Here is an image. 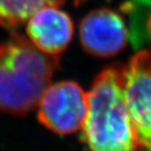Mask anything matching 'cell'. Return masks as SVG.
Segmentation results:
<instances>
[{
  "label": "cell",
  "instance_id": "6da1fadb",
  "mask_svg": "<svg viewBox=\"0 0 151 151\" xmlns=\"http://www.w3.org/2000/svg\"><path fill=\"white\" fill-rule=\"evenodd\" d=\"M58 65L56 57L20 35L0 44V112L24 115L32 110Z\"/></svg>",
  "mask_w": 151,
  "mask_h": 151
},
{
  "label": "cell",
  "instance_id": "7a4b0ae2",
  "mask_svg": "<svg viewBox=\"0 0 151 151\" xmlns=\"http://www.w3.org/2000/svg\"><path fill=\"white\" fill-rule=\"evenodd\" d=\"M124 68L104 69L87 94L82 139L89 151H136L137 143L124 94Z\"/></svg>",
  "mask_w": 151,
  "mask_h": 151
},
{
  "label": "cell",
  "instance_id": "3957f363",
  "mask_svg": "<svg viewBox=\"0 0 151 151\" xmlns=\"http://www.w3.org/2000/svg\"><path fill=\"white\" fill-rule=\"evenodd\" d=\"M123 73L125 101L137 147L151 151V51L134 55Z\"/></svg>",
  "mask_w": 151,
  "mask_h": 151
},
{
  "label": "cell",
  "instance_id": "277c9868",
  "mask_svg": "<svg viewBox=\"0 0 151 151\" xmlns=\"http://www.w3.org/2000/svg\"><path fill=\"white\" fill-rule=\"evenodd\" d=\"M38 119L57 134H71L84 125L88 110L87 94L74 82L49 86L39 101Z\"/></svg>",
  "mask_w": 151,
  "mask_h": 151
},
{
  "label": "cell",
  "instance_id": "5b68a950",
  "mask_svg": "<svg viewBox=\"0 0 151 151\" xmlns=\"http://www.w3.org/2000/svg\"><path fill=\"white\" fill-rule=\"evenodd\" d=\"M80 39L87 52L99 57H110L127 43L128 31L117 13L108 9L97 10L83 19Z\"/></svg>",
  "mask_w": 151,
  "mask_h": 151
},
{
  "label": "cell",
  "instance_id": "8992f818",
  "mask_svg": "<svg viewBox=\"0 0 151 151\" xmlns=\"http://www.w3.org/2000/svg\"><path fill=\"white\" fill-rule=\"evenodd\" d=\"M29 40L48 55H56L67 47L73 33L71 20L57 7L48 6L29 19L27 27Z\"/></svg>",
  "mask_w": 151,
  "mask_h": 151
},
{
  "label": "cell",
  "instance_id": "52a82bcc",
  "mask_svg": "<svg viewBox=\"0 0 151 151\" xmlns=\"http://www.w3.org/2000/svg\"><path fill=\"white\" fill-rule=\"evenodd\" d=\"M62 2L63 0H0V27H18L41 9L57 7Z\"/></svg>",
  "mask_w": 151,
  "mask_h": 151
},
{
  "label": "cell",
  "instance_id": "ba28073f",
  "mask_svg": "<svg viewBox=\"0 0 151 151\" xmlns=\"http://www.w3.org/2000/svg\"><path fill=\"white\" fill-rule=\"evenodd\" d=\"M131 14L132 42L136 49L151 43V0H130L124 7Z\"/></svg>",
  "mask_w": 151,
  "mask_h": 151
}]
</instances>
